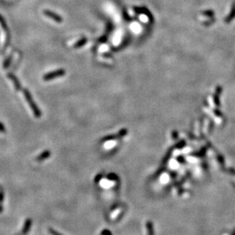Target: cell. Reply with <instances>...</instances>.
<instances>
[{"label": "cell", "mask_w": 235, "mask_h": 235, "mask_svg": "<svg viewBox=\"0 0 235 235\" xmlns=\"http://www.w3.org/2000/svg\"><path fill=\"white\" fill-rule=\"evenodd\" d=\"M24 94H25V98H26V100L28 101V104H29L30 107H31V110H32L33 112H34V116H35L36 117H38H38H41V111H40L39 109L38 108V107L36 106V104L34 103V101H33L32 97H31V94H30V93L28 92V90L27 89L24 90Z\"/></svg>", "instance_id": "6da1fadb"}, {"label": "cell", "mask_w": 235, "mask_h": 235, "mask_svg": "<svg viewBox=\"0 0 235 235\" xmlns=\"http://www.w3.org/2000/svg\"><path fill=\"white\" fill-rule=\"evenodd\" d=\"M65 75V70L64 69H58L56 71L52 72H49L48 74H46L44 75V80L45 81H50V80L54 79V78H57V77H61Z\"/></svg>", "instance_id": "7a4b0ae2"}, {"label": "cell", "mask_w": 235, "mask_h": 235, "mask_svg": "<svg viewBox=\"0 0 235 235\" xmlns=\"http://www.w3.org/2000/svg\"><path fill=\"white\" fill-rule=\"evenodd\" d=\"M44 14L48 18H51L52 20H54V21H57L58 23H61L63 21V18H61V16L57 14L54 13L53 11H49V10H44Z\"/></svg>", "instance_id": "3957f363"}, {"label": "cell", "mask_w": 235, "mask_h": 235, "mask_svg": "<svg viewBox=\"0 0 235 235\" xmlns=\"http://www.w3.org/2000/svg\"><path fill=\"white\" fill-rule=\"evenodd\" d=\"M146 228H147V234L148 235H154V227L151 221H147L146 223Z\"/></svg>", "instance_id": "277c9868"}, {"label": "cell", "mask_w": 235, "mask_h": 235, "mask_svg": "<svg viewBox=\"0 0 235 235\" xmlns=\"http://www.w3.org/2000/svg\"><path fill=\"white\" fill-rule=\"evenodd\" d=\"M50 155H51V152H50L49 151H44L42 154H40V155L38 156V157L37 158V160H39V161H42V160H45L46 158H48V157H49Z\"/></svg>", "instance_id": "5b68a950"}, {"label": "cell", "mask_w": 235, "mask_h": 235, "mask_svg": "<svg viewBox=\"0 0 235 235\" xmlns=\"http://www.w3.org/2000/svg\"><path fill=\"white\" fill-rule=\"evenodd\" d=\"M8 76H9L10 78H11V79L14 81V83H15V88H16L17 90H18V89H19V88H21V85H20V84H19V82H18V79H17L16 77H15V75H11V74H9V75H8Z\"/></svg>", "instance_id": "8992f818"}, {"label": "cell", "mask_w": 235, "mask_h": 235, "mask_svg": "<svg viewBox=\"0 0 235 235\" xmlns=\"http://www.w3.org/2000/svg\"><path fill=\"white\" fill-rule=\"evenodd\" d=\"M86 43V38H83V39L78 41V42H77V44H74V48H79V47L83 46Z\"/></svg>", "instance_id": "52a82bcc"}, {"label": "cell", "mask_w": 235, "mask_h": 235, "mask_svg": "<svg viewBox=\"0 0 235 235\" xmlns=\"http://www.w3.org/2000/svg\"><path fill=\"white\" fill-rule=\"evenodd\" d=\"M127 130H126V129H122V130H121L117 134L118 139L122 138V137L125 136L126 135H127Z\"/></svg>", "instance_id": "ba28073f"}, {"label": "cell", "mask_w": 235, "mask_h": 235, "mask_svg": "<svg viewBox=\"0 0 235 235\" xmlns=\"http://www.w3.org/2000/svg\"><path fill=\"white\" fill-rule=\"evenodd\" d=\"M118 138L117 135L114 136V135H110V136H105L102 139V142H107V141H110V140H114Z\"/></svg>", "instance_id": "9c48e42d"}, {"label": "cell", "mask_w": 235, "mask_h": 235, "mask_svg": "<svg viewBox=\"0 0 235 235\" xmlns=\"http://www.w3.org/2000/svg\"><path fill=\"white\" fill-rule=\"evenodd\" d=\"M108 178L109 179V180H116L118 179V177L117 175H115V174H109V175L108 176Z\"/></svg>", "instance_id": "30bf717a"}, {"label": "cell", "mask_w": 235, "mask_h": 235, "mask_svg": "<svg viewBox=\"0 0 235 235\" xmlns=\"http://www.w3.org/2000/svg\"><path fill=\"white\" fill-rule=\"evenodd\" d=\"M49 231H50V233H51V234H53V235H61V233H58V232L56 231V230H54V229H52V228H50Z\"/></svg>", "instance_id": "8fae6325"}, {"label": "cell", "mask_w": 235, "mask_h": 235, "mask_svg": "<svg viewBox=\"0 0 235 235\" xmlns=\"http://www.w3.org/2000/svg\"><path fill=\"white\" fill-rule=\"evenodd\" d=\"M4 127H3V125H2V123H0V131H4Z\"/></svg>", "instance_id": "7c38bea8"}]
</instances>
